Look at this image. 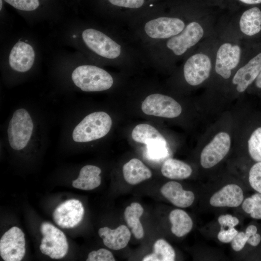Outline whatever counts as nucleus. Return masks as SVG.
Here are the masks:
<instances>
[{
    "instance_id": "1",
    "label": "nucleus",
    "mask_w": 261,
    "mask_h": 261,
    "mask_svg": "<svg viewBox=\"0 0 261 261\" xmlns=\"http://www.w3.org/2000/svg\"><path fill=\"white\" fill-rule=\"evenodd\" d=\"M112 125V119L106 113H92L85 116L74 128L72 133V139L78 143L100 139L108 134Z\"/></svg>"
},
{
    "instance_id": "2",
    "label": "nucleus",
    "mask_w": 261,
    "mask_h": 261,
    "mask_svg": "<svg viewBox=\"0 0 261 261\" xmlns=\"http://www.w3.org/2000/svg\"><path fill=\"white\" fill-rule=\"evenodd\" d=\"M72 78L75 85L86 92L101 91L110 88L114 79L104 69L96 66L83 65L76 68Z\"/></svg>"
},
{
    "instance_id": "3",
    "label": "nucleus",
    "mask_w": 261,
    "mask_h": 261,
    "mask_svg": "<svg viewBox=\"0 0 261 261\" xmlns=\"http://www.w3.org/2000/svg\"><path fill=\"white\" fill-rule=\"evenodd\" d=\"M33 123L28 111L24 108L13 114L7 129L8 141L11 147L16 150L28 145L32 134Z\"/></svg>"
},
{
    "instance_id": "4",
    "label": "nucleus",
    "mask_w": 261,
    "mask_h": 261,
    "mask_svg": "<svg viewBox=\"0 0 261 261\" xmlns=\"http://www.w3.org/2000/svg\"><path fill=\"white\" fill-rule=\"evenodd\" d=\"M40 231L43 236L40 246L41 252L51 259H60L65 257L69 245L64 233L48 222L41 224Z\"/></svg>"
},
{
    "instance_id": "5",
    "label": "nucleus",
    "mask_w": 261,
    "mask_h": 261,
    "mask_svg": "<svg viewBox=\"0 0 261 261\" xmlns=\"http://www.w3.org/2000/svg\"><path fill=\"white\" fill-rule=\"evenodd\" d=\"M86 45L99 56L107 59H116L121 54V45L103 32L87 29L82 34Z\"/></svg>"
},
{
    "instance_id": "6",
    "label": "nucleus",
    "mask_w": 261,
    "mask_h": 261,
    "mask_svg": "<svg viewBox=\"0 0 261 261\" xmlns=\"http://www.w3.org/2000/svg\"><path fill=\"white\" fill-rule=\"evenodd\" d=\"M141 109L146 115L165 118H174L182 112L180 104L170 96L152 94L147 96L142 103Z\"/></svg>"
},
{
    "instance_id": "7",
    "label": "nucleus",
    "mask_w": 261,
    "mask_h": 261,
    "mask_svg": "<svg viewBox=\"0 0 261 261\" xmlns=\"http://www.w3.org/2000/svg\"><path fill=\"white\" fill-rule=\"evenodd\" d=\"M204 33L203 28L199 23L191 22L182 32L168 40L166 47L174 55L182 56L201 40Z\"/></svg>"
},
{
    "instance_id": "8",
    "label": "nucleus",
    "mask_w": 261,
    "mask_h": 261,
    "mask_svg": "<svg viewBox=\"0 0 261 261\" xmlns=\"http://www.w3.org/2000/svg\"><path fill=\"white\" fill-rule=\"evenodd\" d=\"M26 253L25 234L17 227L6 231L0 240V255L5 261H20Z\"/></svg>"
},
{
    "instance_id": "9",
    "label": "nucleus",
    "mask_w": 261,
    "mask_h": 261,
    "mask_svg": "<svg viewBox=\"0 0 261 261\" xmlns=\"http://www.w3.org/2000/svg\"><path fill=\"white\" fill-rule=\"evenodd\" d=\"M186 25L180 18L160 17L147 21L144 31L146 35L154 39H166L174 37L183 31Z\"/></svg>"
},
{
    "instance_id": "10",
    "label": "nucleus",
    "mask_w": 261,
    "mask_h": 261,
    "mask_svg": "<svg viewBox=\"0 0 261 261\" xmlns=\"http://www.w3.org/2000/svg\"><path fill=\"white\" fill-rule=\"evenodd\" d=\"M211 68V60L207 55L203 53L194 54L187 59L184 65L185 79L191 86H198L209 77Z\"/></svg>"
},
{
    "instance_id": "11",
    "label": "nucleus",
    "mask_w": 261,
    "mask_h": 261,
    "mask_svg": "<svg viewBox=\"0 0 261 261\" xmlns=\"http://www.w3.org/2000/svg\"><path fill=\"white\" fill-rule=\"evenodd\" d=\"M231 146V138L226 132H220L203 148L200 163L205 169L211 168L219 162L227 155Z\"/></svg>"
},
{
    "instance_id": "12",
    "label": "nucleus",
    "mask_w": 261,
    "mask_h": 261,
    "mask_svg": "<svg viewBox=\"0 0 261 261\" xmlns=\"http://www.w3.org/2000/svg\"><path fill=\"white\" fill-rule=\"evenodd\" d=\"M84 215V208L78 200H68L59 204L54 210L52 217L55 223L62 228L77 226Z\"/></svg>"
},
{
    "instance_id": "13",
    "label": "nucleus",
    "mask_w": 261,
    "mask_h": 261,
    "mask_svg": "<svg viewBox=\"0 0 261 261\" xmlns=\"http://www.w3.org/2000/svg\"><path fill=\"white\" fill-rule=\"evenodd\" d=\"M241 50L239 45L226 42L218 48L215 60V71L222 78H229L232 71L235 68L240 60Z\"/></svg>"
},
{
    "instance_id": "14",
    "label": "nucleus",
    "mask_w": 261,
    "mask_h": 261,
    "mask_svg": "<svg viewBox=\"0 0 261 261\" xmlns=\"http://www.w3.org/2000/svg\"><path fill=\"white\" fill-rule=\"evenodd\" d=\"M35 52L29 44L18 41L11 49L9 56V63L14 70L24 72L28 71L33 66Z\"/></svg>"
},
{
    "instance_id": "15",
    "label": "nucleus",
    "mask_w": 261,
    "mask_h": 261,
    "mask_svg": "<svg viewBox=\"0 0 261 261\" xmlns=\"http://www.w3.org/2000/svg\"><path fill=\"white\" fill-rule=\"evenodd\" d=\"M261 71V52L251 58L247 63L239 68L232 79L239 92H243L256 79Z\"/></svg>"
},
{
    "instance_id": "16",
    "label": "nucleus",
    "mask_w": 261,
    "mask_h": 261,
    "mask_svg": "<svg viewBox=\"0 0 261 261\" xmlns=\"http://www.w3.org/2000/svg\"><path fill=\"white\" fill-rule=\"evenodd\" d=\"M243 191L236 184H228L215 193L210 198V204L214 207H236L242 203Z\"/></svg>"
},
{
    "instance_id": "17",
    "label": "nucleus",
    "mask_w": 261,
    "mask_h": 261,
    "mask_svg": "<svg viewBox=\"0 0 261 261\" xmlns=\"http://www.w3.org/2000/svg\"><path fill=\"white\" fill-rule=\"evenodd\" d=\"M160 192L173 204L180 208L190 206L195 199L193 192L184 190L180 183L174 181L163 185Z\"/></svg>"
},
{
    "instance_id": "18",
    "label": "nucleus",
    "mask_w": 261,
    "mask_h": 261,
    "mask_svg": "<svg viewBox=\"0 0 261 261\" xmlns=\"http://www.w3.org/2000/svg\"><path fill=\"white\" fill-rule=\"evenodd\" d=\"M98 234L107 247L115 250L125 247L129 242L131 233L128 227L121 225L112 230L107 227L100 228Z\"/></svg>"
},
{
    "instance_id": "19",
    "label": "nucleus",
    "mask_w": 261,
    "mask_h": 261,
    "mask_svg": "<svg viewBox=\"0 0 261 261\" xmlns=\"http://www.w3.org/2000/svg\"><path fill=\"white\" fill-rule=\"evenodd\" d=\"M125 180L129 184L137 185L152 176V172L140 160L133 158L122 167Z\"/></svg>"
},
{
    "instance_id": "20",
    "label": "nucleus",
    "mask_w": 261,
    "mask_h": 261,
    "mask_svg": "<svg viewBox=\"0 0 261 261\" xmlns=\"http://www.w3.org/2000/svg\"><path fill=\"white\" fill-rule=\"evenodd\" d=\"M101 170L96 166L87 165L81 169L78 178L72 181V186L82 190H92L101 183Z\"/></svg>"
},
{
    "instance_id": "21",
    "label": "nucleus",
    "mask_w": 261,
    "mask_h": 261,
    "mask_svg": "<svg viewBox=\"0 0 261 261\" xmlns=\"http://www.w3.org/2000/svg\"><path fill=\"white\" fill-rule=\"evenodd\" d=\"M241 32L247 36H253L261 31V11L254 7L245 11L239 20Z\"/></svg>"
},
{
    "instance_id": "22",
    "label": "nucleus",
    "mask_w": 261,
    "mask_h": 261,
    "mask_svg": "<svg viewBox=\"0 0 261 261\" xmlns=\"http://www.w3.org/2000/svg\"><path fill=\"white\" fill-rule=\"evenodd\" d=\"M132 139L146 145L157 143H166L161 133L153 126L148 124H140L136 126L131 132Z\"/></svg>"
},
{
    "instance_id": "23",
    "label": "nucleus",
    "mask_w": 261,
    "mask_h": 261,
    "mask_svg": "<svg viewBox=\"0 0 261 261\" xmlns=\"http://www.w3.org/2000/svg\"><path fill=\"white\" fill-rule=\"evenodd\" d=\"M192 170L186 163L174 159H169L163 164L161 172L162 175L171 179H184L190 176Z\"/></svg>"
},
{
    "instance_id": "24",
    "label": "nucleus",
    "mask_w": 261,
    "mask_h": 261,
    "mask_svg": "<svg viewBox=\"0 0 261 261\" xmlns=\"http://www.w3.org/2000/svg\"><path fill=\"white\" fill-rule=\"evenodd\" d=\"M172 224L171 232L177 237H182L191 230L193 221L185 211L176 209L172 210L169 216Z\"/></svg>"
},
{
    "instance_id": "25",
    "label": "nucleus",
    "mask_w": 261,
    "mask_h": 261,
    "mask_svg": "<svg viewBox=\"0 0 261 261\" xmlns=\"http://www.w3.org/2000/svg\"><path fill=\"white\" fill-rule=\"evenodd\" d=\"M144 212L142 205L138 203H132L127 206L124 211V218L131 232L137 239H142L144 236V231L140 221Z\"/></svg>"
},
{
    "instance_id": "26",
    "label": "nucleus",
    "mask_w": 261,
    "mask_h": 261,
    "mask_svg": "<svg viewBox=\"0 0 261 261\" xmlns=\"http://www.w3.org/2000/svg\"><path fill=\"white\" fill-rule=\"evenodd\" d=\"M175 257L173 247L163 239L157 240L153 245V252L144 257L143 261H174Z\"/></svg>"
},
{
    "instance_id": "27",
    "label": "nucleus",
    "mask_w": 261,
    "mask_h": 261,
    "mask_svg": "<svg viewBox=\"0 0 261 261\" xmlns=\"http://www.w3.org/2000/svg\"><path fill=\"white\" fill-rule=\"evenodd\" d=\"M250 156L256 161L261 162V127L256 129L248 141Z\"/></svg>"
},
{
    "instance_id": "28",
    "label": "nucleus",
    "mask_w": 261,
    "mask_h": 261,
    "mask_svg": "<svg viewBox=\"0 0 261 261\" xmlns=\"http://www.w3.org/2000/svg\"><path fill=\"white\" fill-rule=\"evenodd\" d=\"M15 9L24 12L37 10L41 6V0H3Z\"/></svg>"
},
{
    "instance_id": "29",
    "label": "nucleus",
    "mask_w": 261,
    "mask_h": 261,
    "mask_svg": "<svg viewBox=\"0 0 261 261\" xmlns=\"http://www.w3.org/2000/svg\"><path fill=\"white\" fill-rule=\"evenodd\" d=\"M248 180L252 188L261 193V162H257L250 168Z\"/></svg>"
},
{
    "instance_id": "30",
    "label": "nucleus",
    "mask_w": 261,
    "mask_h": 261,
    "mask_svg": "<svg viewBox=\"0 0 261 261\" xmlns=\"http://www.w3.org/2000/svg\"><path fill=\"white\" fill-rule=\"evenodd\" d=\"M87 261H115L113 254L105 248L91 251L88 255Z\"/></svg>"
},
{
    "instance_id": "31",
    "label": "nucleus",
    "mask_w": 261,
    "mask_h": 261,
    "mask_svg": "<svg viewBox=\"0 0 261 261\" xmlns=\"http://www.w3.org/2000/svg\"><path fill=\"white\" fill-rule=\"evenodd\" d=\"M113 5L116 6L137 9L141 7L145 0H108Z\"/></svg>"
},
{
    "instance_id": "32",
    "label": "nucleus",
    "mask_w": 261,
    "mask_h": 261,
    "mask_svg": "<svg viewBox=\"0 0 261 261\" xmlns=\"http://www.w3.org/2000/svg\"><path fill=\"white\" fill-rule=\"evenodd\" d=\"M253 203V209L250 217L255 219H261V193L258 192L251 196Z\"/></svg>"
},
{
    "instance_id": "33",
    "label": "nucleus",
    "mask_w": 261,
    "mask_h": 261,
    "mask_svg": "<svg viewBox=\"0 0 261 261\" xmlns=\"http://www.w3.org/2000/svg\"><path fill=\"white\" fill-rule=\"evenodd\" d=\"M166 143H157L146 145L147 152L152 157H160L166 151Z\"/></svg>"
},
{
    "instance_id": "34",
    "label": "nucleus",
    "mask_w": 261,
    "mask_h": 261,
    "mask_svg": "<svg viewBox=\"0 0 261 261\" xmlns=\"http://www.w3.org/2000/svg\"><path fill=\"white\" fill-rule=\"evenodd\" d=\"M218 222L221 226V228H234L239 222V219L235 217L230 214L222 215L218 218Z\"/></svg>"
},
{
    "instance_id": "35",
    "label": "nucleus",
    "mask_w": 261,
    "mask_h": 261,
    "mask_svg": "<svg viewBox=\"0 0 261 261\" xmlns=\"http://www.w3.org/2000/svg\"><path fill=\"white\" fill-rule=\"evenodd\" d=\"M248 238L245 232H238L231 241L232 248L235 251L241 250L247 243Z\"/></svg>"
},
{
    "instance_id": "36",
    "label": "nucleus",
    "mask_w": 261,
    "mask_h": 261,
    "mask_svg": "<svg viewBox=\"0 0 261 261\" xmlns=\"http://www.w3.org/2000/svg\"><path fill=\"white\" fill-rule=\"evenodd\" d=\"M238 232L234 228H228L225 230L221 228L218 234V239L219 241L223 243L231 242Z\"/></svg>"
},
{
    "instance_id": "37",
    "label": "nucleus",
    "mask_w": 261,
    "mask_h": 261,
    "mask_svg": "<svg viewBox=\"0 0 261 261\" xmlns=\"http://www.w3.org/2000/svg\"><path fill=\"white\" fill-rule=\"evenodd\" d=\"M261 241V236L257 232L249 237L247 243L253 246H256L260 244Z\"/></svg>"
},
{
    "instance_id": "38",
    "label": "nucleus",
    "mask_w": 261,
    "mask_h": 261,
    "mask_svg": "<svg viewBox=\"0 0 261 261\" xmlns=\"http://www.w3.org/2000/svg\"><path fill=\"white\" fill-rule=\"evenodd\" d=\"M241 2L247 4H256L261 3V0H239Z\"/></svg>"
},
{
    "instance_id": "39",
    "label": "nucleus",
    "mask_w": 261,
    "mask_h": 261,
    "mask_svg": "<svg viewBox=\"0 0 261 261\" xmlns=\"http://www.w3.org/2000/svg\"><path fill=\"white\" fill-rule=\"evenodd\" d=\"M255 84L258 88H261V71L256 79Z\"/></svg>"
}]
</instances>
